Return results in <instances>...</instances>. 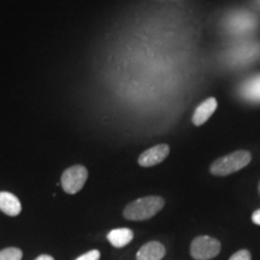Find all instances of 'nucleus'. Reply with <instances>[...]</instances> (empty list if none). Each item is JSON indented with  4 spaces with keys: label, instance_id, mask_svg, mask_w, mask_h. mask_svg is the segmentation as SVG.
I'll list each match as a JSON object with an SVG mask.
<instances>
[{
    "label": "nucleus",
    "instance_id": "f257e3e1",
    "mask_svg": "<svg viewBox=\"0 0 260 260\" xmlns=\"http://www.w3.org/2000/svg\"><path fill=\"white\" fill-rule=\"evenodd\" d=\"M165 201L160 197H145L125 206L123 216L129 220H147L154 217L164 207Z\"/></svg>",
    "mask_w": 260,
    "mask_h": 260
},
{
    "label": "nucleus",
    "instance_id": "f03ea898",
    "mask_svg": "<svg viewBox=\"0 0 260 260\" xmlns=\"http://www.w3.org/2000/svg\"><path fill=\"white\" fill-rule=\"evenodd\" d=\"M251 160L252 154L245 149H240L214 160L211 165L210 171L216 176H228L247 167Z\"/></svg>",
    "mask_w": 260,
    "mask_h": 260
},
{
    "label": "nucleus",
    "instance_id": "7ed1b4c3",
    "mask_svg": "<svg viewBox=\"0 0 260 260\" xmlns=\"http://www.w3.org/2000/svg\"><path fill=\"white\" fill-rule=\"evenodd\" d=\"M220 242L211 236H198L191 241L190 255L195 260H210L219 254Z\"/></svg>",
    "mask_w": 260,
    "mask_h": 260
},
{
    "label": "nucleus",
    "instance_id": "20e7f679",
    "mask_svg": "<svg viewBox=\"0 0 260 260\" xmlns=\"http://www.w3.org/2000/svg\"><path fill=\"white\" fill-rule=\"evenodd\" d=\"M88 178V170L83 165H74L61 175V187L65 193L76 194L82 189Z\"/></svg>",
    "mask_w": 260,
    "mask_h": 260
},
{
    "label": "nucleus",
    "instance_id": "39448f33",
    "mask_svg": "<svg viewBox=\"0 0 260 260\" xmlns=\"http://www.w3.org/2000/svg\"><path fill=\"white\" fill-rule=\"evenodd\" d=\"M228 28L235 34H246L256 27V18L248 12H236L228 19Z\"/></svg>",
    "mask_w": 260,
    "mask_h": 260
},
{
    "label": "nucleus",
    "instance_id": "423d86ee",
    "mask_svg": "<svg viewBox=\"0 0 260 260\" xmlns=\"http://www.w3.org/2000/svg\"><path fill=\"white\" fill-rule=\"evenodd\" d=\"M169 153H170V147L168 145H157L154 147H151L147 151H145L144 153L140 155L138 161L144 168L154 167V165L160 164L161 161H164Z\"/></svg>",
    "mask_w": 260,
    "mask_h": 260
},
{
    "label": "nucleus",
    "instance_id": "0eeeda50",
    "mask_svg": "<svg viewBox=\"0 0 260 260\" xmlns=\"http://www.w3.org/2000/svg\"><path fill=\"white\" fill-rule=\"evenodd\" d=\"M167 254V249L162 243L149 241L145 243L136 253V260H161Z\"/></svg>",
    "mask_w": 260,
    "mask_h": 260
},
{
    "label": "nucleus",
    "instance_id": "6e6552de",
    "mask_svg": "<svg viewBox=\"0 0 260 260\" xmlns=\"http://www.w3.org/2000/svg\"><path fill=\"white\" fill-rule=\"evenodd\" d=\"M260 53V46L258 44H243L242 46H237L232 51L230 58L235 63H246L254 59Z\"/></svg>",
    "mask_w": 260,
    "mask_h": 260
},
{
    "label": "nucleus",
    "instance_id": "1a4fd4ad",
    "mask_svg": "<svg viewBox=\"0 0 260 260\" xmlns=\"http://www.w3.org/2000/svg\"><path fill=\"white\" fill-rule=\"evenodd\" d=\"M0 210L10 217L18 216L22 211L21 201L10 191H0Z\"/></svg>",
    "mask_w": 260,
    "mask_h": 260
},
{
    "label": "nucleus",
    "instance_id": "9d476101",
    "mask_svg": "<svg viewBox=\"0 0 260 260\" xmlns=\"http://www.w3.org/2000/svg\"><path fill=\"white\" fill-rule=\"evenodd\" d=\"M217 109V100L214 98H209L205 102L200 104L195 110L193 115V124L194 125H203L207 122V119L213 115V112Z\"/></svg>",
    "mask_w": 260,
    "mask_h": 260
},
{
    "label": "nucleus",
    "instance_id": "9b49d317",
    "mask_svg": "<svg viewBox=\"0 0 260 260\" xmlns=\"http://www.w3.org/2000/svg\"><path fill=\"white\" fill-rule=\"evenodd\" d=\"M134 239V233L128 228H118L107 234V240L116 248H123Z\"/></svg>",
    "mask_w": 260,
    "mask_h": 260
},
{
    "label": "nucleus",
    "instance_id": "f8f14e48",
    "mask_svg": "<svg viewBox=\"0 0 260 260\" xmlns=\"http://www.w3.org/2000/svg\"><path fill=\"white\" fill-rule=\"evenodd\" d=\"M241 95L249 102L260 103V75L247 80L240 89Z\"/></svg>",
    "mask_w": 260,
    "mask_h": 260
},
{
    "label": "nucleus",
    "instance_id": "ddd939ff",
    "mask_svg": "<svg viewBox=\"0 0 260 260\" xmlns=\"http://www.w3.org/2000/svg\"><path fill=\"white\" fill-rule=\"evenodd\" d=\"M23 253L17 247H8L0 251V260H21Z\"/></svg>",
    "mask_w": 260,
    "mask_h": 260
},
{
    "label": "nucleus",
    "instance_id": "4468645a",
    "mask_svg": "<svg viewBox=\"0 0 260 260\" xmlns=\"http://www.w3.org/2000/svg\"><path fill=\"white\" fill-rule=\"evenodd\" d=\"M229 260H252V255L248 249H240V251L234 253Z\"/></svg>",
    "mask_w": 260,
    "mask_h": 260
},
{
    "label": "nucleus",
    "instance_id": "2eb2a0df",
    "mask_svg": "<svg viewBox=\"0 0 260 260\" xmlns=\"http://www.w3.org/2000/svg\"><path fill=\"white\" fill-rule=\"evenodd\" d=\"M100 259V252L98 249H92V251L87 252L86 254L81 255L76 260H99Z\"/></svg>",
    "mask_w": 260,
    "mask_h": 260
},
{
    "label": "nucleus",
    "instance_id": "dca6fc26",
    "mask_svg": "<svg viewBox=\"0 0 260 260\" xmlns=\"http://www.w3.org/2000/svg\"><path fill=\"white\" fill-rule=\"evenodd\" d=\"M252 220H253V223L256 224V225H260V209L253 212Z\"/></svg>",
    "mask_w": 260,
    "mask_h": 260
},
{
    "label": "nucleus",
    "instance_id": "f3484780",
    "mask_svg": "<svg viewBox=\"0 0 260 260\" xmlns=\"http://www.w3.org/2000/svg\"><path fill=\"white\" fill-rule=\"evenodd\" d=\"M35 260H54V259H53V256H51V255L42 254V255H39Z\"/></svg>",
    "mask_w": 260,
    "mask_h": 260
},
{
    "label": "nucleus",
    "instance_id": "a211bd4d",
    "mask_svg": "<svg viewBox=\"0 0 260 260\" xmlns=\"http://www.w3.org/2000/svg\"><path fill=\"white\" fill-rule=\"evenodd\" d=\"M258 189H259V194H260V182H259V187H258Z\"/></svg>",
    "mask_w": 260,
    "mask_h": 260
},
{
    "label": "nucleus",
    "instance_id": "6ab92c4d",
    "mask_svg": "<svg viewBox=\"0 0 260 260\" xmlns=\"http://www.w3.org/2000/svg\"><path fill=\"white\" fill-rule=\"evenodd\" d=\"M259 3H260V0H259Z\"/></svg>",
    "mask_w": 260,
    "mask_h": 260
}]
</instances>
